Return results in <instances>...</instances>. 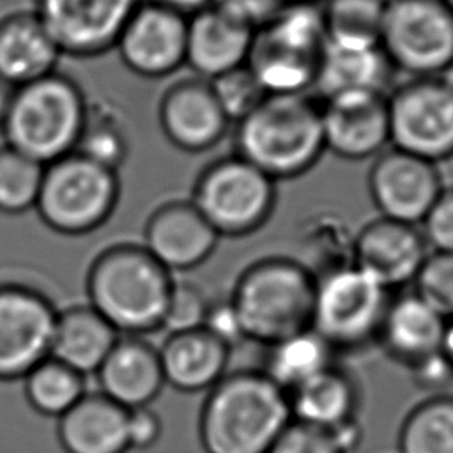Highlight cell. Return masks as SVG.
<instances>
[{
  "label": "cell",
  "mask_w": 453,
  "mask_h": 453,
  "mask_svg": "<svg viewBox=\"0 0 453 453\" xmlns=\"http://www.w3.org/2000/svg\"><path fill=\"white\" fill-rule=\"evenodd\" d=\"M62 53L34 11L0 18V80L21 87L57 71Z\"/></svg>",
  "instance_id": "603a6c76"
},
{
  "label": "cell",
  "mask_w": 453,
  "mask_h": 453,
  "mask_svg": "<svg viewBox=\"0 0 453 453\" xmlns=\"http://www.w3.org/2000/svg\"><path fill=\"white\" fill-rule=\"evenodd\" d=\"M393 292L356 265L331 273L315 285L311 329L338 354L375 343Z\"/></svg>",
  "instance_id": "9c48e42d"
},
{
  "label": "cell",
  "mask_w": 453,
  "mask_h": 453,
  "mask_svg": "<svg viewBox=\"0 0 453 453\" xmlns=\"http://www.w3.org/2000/svg\"><path fill=\"white\" fill-rule=\"evenodd\" d=\"M21 380L27 403L46 418L58 419L87 393L85 375L53 356L35 365Z\"/></svg>",
  "instance_id": "1f68e13d"
},
{
  "label": "cell",
  "mask_w": 453,
  "mask_h": 453,
  "mask_svg": "<svg viewBox=\"0 0 453 453\" xmlns=\"http://www.w3.org/2000/svg\"><path fill=\"white\" fill-rule=\"evenodd\" d=\"M299 2H308V4H322V2H326V0H299Z\"/></svg>",
  "instance_id": "681fc988"
},
{
  "label": "cell",
  "mask_w": 453,
  "mask_h": 453,
  "mask_svg": "<svg viewBox=\"0 0 453 453\" xmlns=\"http://www.w3.org/2000/svg\"><path fill=\"white\" fill-rule=\"evenodd\" d=\"M14 88L12 85L5 83L4 80H0V126L7 115V110H9V104L12 101V96H14Z\"/></svg>",
  "instance_id": "bcb514c9"
},
{
  "label": "cell",
  "mask_w": 453,
  "mask_h": 453,
  "mask_svg": "<svg viewBox=\"0 0 453 453\" xmlns=\"http://www.w3.org/2000/svg\"><path fill=\"white\" fill-rule=\"evenodd\" d=\"M119 336L113 326L88 303L73 304L57 311L50 356L81 375L96 373Z\"/></svg>",
  "instance_id": "83f0119b"
},
{
  "label": "cell",
  "mask_w": 453,
  "mask_h": 453,
  "mask_svg": "<svg viewBox=\"0 0 453 453\" xmlns=\"http://www.w3.org/2000/svg\"><path fill=\"white\" fill-rule=\"evenodd\" d=\"M419 225V230L432 251L453 253V186L442 188L441 195Z\"/></svg>",
  "instance_id": "ab89813d"
},
{
  "label": "cell",
  "mask_w": 453,
  "mask_h": 453,
  "mask_svg": "<svg viewBox=\"0 0 453 453\" xmlns=\"http://www.w3.org/2000/svg\"><path fill=\"white\" fill-rule=\"evenodd\" d=\"M451 90H453V64L451 65H448L441 74H437Z\"/></svg>",
  "instance_id": "c3c4849f"
},
{
  "label": "cell",
  "mask_w": 453,
  "mask_h": 453,
  "mask_svg": "<svg viewBox=\"0 0 453 453\" xmlns=\"http://www.w3.org/2000/svg\"><path fill=\"white\" fill-rule=\"evenodd\" d=\"M393 73L395 69L380 46H349L326 41L313 88L320 101L350 92L389 94Z\"/></svg>",
  "instance_id": "4316f807"
},
{
  "label": "cell",
  "mask_w": 453,
  "mask_h": 453,
  "mask_svg": "<svg viewBox=\"0 0 453 453\" xmlns=\"http://www.w3.org/2000/svg\"><path fill=\"white\" fill-rule=\"evenodd\" d=\"M209 83L230 124H235L248 115L267 96L248 64L235 67Z\"/></svg>",
  "instance_id": "8d00e7d4"
},
{
  "label": "cell",
  "mask_w": 453,
  "mask_h": 453,
  "mask_svg": "<svg viewBox=\"0 0 453 453\" xmlns=\"http://www.w3.org/2000/svg\"><path fill=\"white\" fill-rule=\"evenodd\" d=\"M354 235L347 223L331 212L310 214L296 235L297 260L315 281L354 265Z\"/></svg>",
  "instance_id": "f1b7e54d"
},
{
  "label": "cell",
  "mask_w": 453,
  "mask_h": 453,
  "mask_svg": "<svg viewBox=\"0 0 453 453\" xmlns=\"http://www.w3.org/2000/svg\"><path fill=\"white\" fill-rule=\"evenodd\" d=\"M287 2L288 0H211V5L257 30Z\"/></svg>",
  "instance_id": "ee69618b"
},
{
  "label": "cell",
  "mask_w": 453,
  "mask_h": 453,
  "mask_svg": "<svg viewBox=\"0 0 453 453\" xmlns=\"http://www.w3.org/2000/svg\"><path fill=\"white\" fill-rule=\"evenodd\" d=\"M326 150L342 159L375 157L389 143L388 94L350 92L322 99Z\"/></svg>",
  "instance_id": "e0dca14e"
},
{
  "label": "cell",
  "mask_w": 453,
  "mask_h": 453,
  "mask_svg": "<svg viewBox=\"0 0 453 453\" xmlns=\"http://www.w3.org/2000/svg\"><path fill=\"white\" fill-rule=\"evenodd\" d=\"M442 2H444V4L453 11V0H442Z\"/></svg>",
  "instance_id": "f907efd6"
},
{
  "label": "cell",
  "mask_w": 453,
  "mask_h": 453,
  "mask_svg": "<svg viewBox=\"0 0 453 453\" xmlns=\"http://www.w3.org/2000/svg\"><path fill=\"white\" fill-rule=\"evenodd\" d=\"M127 444L129 449H147L154 446L163 434V421L150 405L127 409Z\"/></svg>",
  "instance_id": "7bdbcfd3"
},
{
  "label": "cell",
  "mask_w": 453,
  "mask_h": 453,
  "mask_svg": "<svg viewBox=\"0 0 453 453\" xmlns=\"http://www.w3.org/2000/svg\"><path fill=\"white\" fill-rule=\"evenodd\" d=\"M441 350H442V354L449 359V363L453 365V319L446 322V329H444Z\"/></svg>",
  "instance_id": "7dc6e473"
},
{
  "label": "cell",
  "mask_w": 453,
  "mask_h": 453,
  "mask_svg": "<svg viewBox=\"0 0 453 453\" xmlns=\"http://www.w3.org/2000/svg\"><path fill=\"white\" fill-rule=\"evenodd\" d=\"M218 232L191 200H168L156 207L143 228L145 250L170 273L203 264L219 242Z\"/></svg>",
  "instance_id": "d6986e66"
},
{
  "label": "cell",
  "mask_w": 453,
  "mask_h": 453,
  "mask_svg": "<svg viewBox=\"0 0 453 453\" xmlns=\"http://www.w3.org/2000/svg\"><path fill=\"white\" fill-rule=\"evenodd\" d=\"M379 46L395 71L437 76L453 64V11L442 0H386Z\"/></svg>",
  "instance_id": "30bf717a"
},
{
  "label": "cell",
  "mask_w": 453,
  "mask_h": 453,
  "mask_svg": "<svg viewBox=\"0 0 453 453\" xmlns=\"http://www.w3.org/2000/svg\"><path fill=\"white\" fill-rule=\"evenodd\" d=\"M42 175L44 165L5 143L0 145V212L18 216L34 209Z\"/></svg>",
  "instance_id": "e575fe53"
},
{
  "label": "cell",
  "mask_w": 453,
  "mask_h": 453,
  "mask_svg": "<svg viewBox=\"0 0 453 453\" xmlns=\"http://www.w3.org/2000/svg\"><path fill=\"white\" fill-rule=\"evenodd\" d=\"M157 122L168 143L189 154L214 149L230 127L211 83L198 76L182 78L163 92Z\"/></svg>",
  "instance_id": "2e32d148"
},
{
  "label": "cell",
  "mask_w": 453,
  "mask_h": 453,
  "mask_svg": "<svg viewBox=\"0 0 453 453\" xmlns=\"http://www.w3.org/2000/svg\"><path fill=\"white\" fill-rule=\"evenodd\" d=\"M87 108L81 87L58 71L16 87L0 126L4 143L46 166L76 150Z\"/></svg>",
  "instance_id": "5b68a950"
},
{
  "label": "cell",
  "mask_w": 453,
  "mask_h": 453,
  "mask_svg": "<svg viewBox=\"0 0 453 453\" xmlns=\"http://www.w3.org/2000/svg\"><path fill=\"white\" fill-rule=\"evenodd\" d=\"M57 308L23 283H0V380H21L51 352Z\"/></svg>",
  "instance_id": "7c38bea8"
},
{
  "label": "cell",
  "mask_w": 453,
  "mask_h": 453,
  "mask_svg": "<svg viewBox=\"0 0 453 453\" xmlns=\"http://www.w3.org/2000/svg\"><path fill=\"white\" fill-rule=\"evenodd\" d=\"M189 200L219 237H244L269 221L276 180L234 152L202 168Z\"/></svg>",
  "instance_id": "ba28073f"
},
{
  "label": "cell",
  "mask_w": 453,
  "mask_h": 453,
  "mask_svg": "<svg viewBox=\"0 0 453 453\" xmlns=\"http://www.w3.org/2000/svg\"><path fill=\"white\" fill-rule=\"evenodd\" d=\"M290 421L287 393L262 370L226 372L202 402L198 441L205 453H267Z\"/></svg>",
  "instance_id": "6da1fadb"
},
{
  "label": "cell",
  "mask_w": 453,
  "mask_h": 453,
  "mask_svg": "<svg viewBox=\"0 0 453 453\" xmlns=\"http://www.w3.org/2000/svg\"><path fill=\"white\" fill-rule=\"evenodd\" d=\"M386 0H326L320 4L327 42L379 46Z\"/></svg>",
  "instance_id": "d6a6232c"
},
{
  "label": "cell",
  "mask_w": 453,
  "mask_h": 453,
  "mask_svg": "<svg viewBox=\"0 0 453 453\" xmlns=\"http://www.w3.org/2000/svg\"><path fill=\"white\" fill-rule=\"evenodd\" d=\"M287 396L292 421L322 430H336L356 421L361 405L357 379L338 361Z\"/></svg>",
  "instance_id": "484cf974"
},
{
  "label": "cell",
  "mask_w": 453,
  "mask_h": 453,
  "mask_svg": "<svg viewBox=\"0 0 453 453\" xmlns=\"http://www.w3.org/2000/svg\"><path fill=\"white\" fill-rule=\"evenodd\" d=\"M336 350L311 327L265 347L262 372L287 395L336 363Z\"/></svg>",
  "instance_id": "f546056e"
},
{
  "label": "cell",
  "mask_w": 453,
  "mask_h": 453,
  "mask_svg": "<svg viewBox=\"0 0 453 453\" xmlns=\"http://www.w3.org/2000/svg\"><path fill=\"white\" fill-rule=\"evenodd\" d=\"M255 28L214 5L188 18L186 65L207 81L248 62Z\"/></svg>",
  "instance_id": "ffe728a7"
},
{
  "label": "cell",
  "mask_w": 453,
  "mask_h": 453,
  "mask_svg": "<svg viewBox=\"0 0 453 453\" xmlns=\"http://www.w3.org/2000/svg\"><path fill=\"white\" fill-rule=\"evenodd\" d=\"M127 409L103 395L85 393L57 421V439L64 453H126Z\"/></svg>",
  "instance_id": "cb8c5ba5"
},
{
  "label": "cell",
  "mask_w": 453,
  "mask_h": 453,
  "mask_svg": "<svg viewBox=\"0 0 453 453\" xmlns=\"http://www.w3.org/2000/svg\"><path fill=\"white\" fill-rule=\"evenodd\" d=\"M398 453H453V395H430L405 414Z\"/></svg>",
  "instance_id": "4dcf8cb0"
},
{
  "label": "cell",
  "mask_w": 453,
  "mask_h": 453,
  "mask_svg": "<svg viewBox=\"0 0 453 453\" xmlns=\"http://www.w3.org/2000/svg\"><path fill=\"white\" fill-rule=\"evenodd\" d=\"M315 285L292 257H265L244 267L228 297L246 340L267 347L311 327Z\"/></svg>",
  "instance_id": "277c9868"
},
{
  "label": "cell",
  "mask_w": 453,
  "mask_h": 453,
  "mask_svg": "<svg viewBox=\"0 0 453 453\" xmlns=\"http://www.w3.org/2000/svg\"><path fill=\"white\" fill-rule=\"evenodd\" d=\"M96 377L99 391L126 409L150 405L166 386L159 350L143 336L120 334Z\"/></svg>",
  "instance_id": "7402d4cb"
},
{
  "label": "cell",
  "mask_w": 453,
  "mask_h": 453,
  "mask_svg": "<svg viewBox=\"0 0 453 453\" xmlns=\"http://www.w3.org/2000/svg\"><path fill=\"white\" fill-rule=\"evenodd\" d=\"M412 384L432 395L446 393V388L453 384V365L442 354V350L414 363L407 368Z\"/></svg>",
  "instance_id": "b9f144b4"
},
{
  "label": "cell",
  "mask_w": 453,
  "mask_h": 453,
  "mask_svg": "<svg viewBox=\"0 0 453 453\" xmlns=\"http://www.w3.org/2000/svg\"><path fill=\"white\" fill-rule=\"evenodd\" d=\"M142 0H35L39 16L60 53L96 58L115 50L117 39Z\"/></svg>",
  "instance_id": "4fadbf2b"
},
{
  "label": "cell",
  "mask_w": 453,
  "mask_h": 453,
  "mask_svg": "<svg viewBox=\"0 0 453 453\" xmlns=\"http://www.w3.org/2000/svg\"><path fill=\"white\" fill-rule=\"evenodd\" d=\"M157 350L165 384L182 393L209 391L226 373L230 359V349L203 327L170 333Z\"/></svg>",
  "instance_id": "d4e9b609"
},
{
  "label": "cell",
  "mask_w": 453,
  "mask_h": 453,
  "mask_svg": "<svg viewBox=\"0 0 453 453\" xmlns=\"http://www.w3.org/2000/svg\"><path fill=\"white\" fill-rule=\"evenodd\" d=\"M446 322L411 288L391 296L375 343L391 361L409 368L441 350Z\"/></svg>",
  "instance_id": "44dd1931"
},
{
  "label": "cell",
  "mask_w": 453,
  "mask_h": 453,
  "mask_svg": "<svg viewBox=\"0 0 453 453\" xmlns=\"http://www.w3.org/2000/svg\"><path fill=\"white\" fill-rule=\"evenodd\" d=\"M202 327L230 350L246 340L239 315L230 297L214 299L209 303Z\"/></svg>",
  "instance_id": "60d3db41"
},
{
  "label": "cell",
  "mask_w": 453,
  "mask_h": 453,
  "mask_svg": "<svg viewBox=\"0 0 453 453\" xmlns=\"http://www.w3.org/2000/svg\"><path fill=\"white\" fill-rule=\"evenodd\" d=\"M326 41L320 5L288 0L255 30L246 64L267 94L308 92Z\"/></svg>",
  "instance_id": "8992f818"
},
{
  "label": "cell",
  "mask_w": 453,
  "mask_h": 453,
  "mask_svg": "<svg viewBox=\"0 0 453 453\" xmlns=\"http://www.w3.org/2000/svg\"><path fill=\"white\" fill-rule=\"evenodd\" d=\"M442 188V177L435 163L395 147L375 156L368 170V193L380 218L416 226Z\"/></svg>",
  "instance_id": "5bb4252c"
},
{
  "label": "cell",
  "mask_w": 453,
  "mask_h": 453,
  "mask_svg": "<svg viewBox=\"0 0 453 453\" xmlns=\"http://www.w3.org/2000/svg\"><path fill=\"white\" fill-rule=\"evenodd\" d=\"M172 283V273L143 244L119 242L94 257L85 290L119 334L145 336L161 329Z\"/></svg>",
  "instance_id": "3957f363"
},
{
  "label": "cell",
  "mask_w": 453,
  "mask_h": 453,
  "mask_svg": "<svg viewBox=\"0 0 453 453\" xmlns=\"http://www.w3.org/2000/svg\"><path fill=\"white\" fill-rule=\"evenodd\" d=\"M267 453H347L333 432L290 421Z\"/></svg>",
  "instance_id": "f35d334b"
},
{
  "label": "cell",
  "mask_w": 453,
  "mask_h": 453,
  "mask_svg": "<svg viewBox=\"0 0 453 453\" xmlns=\"http://www.w3.org/2000/svg\"><path fill=\"white\" fill-rule=\"evenodd\" d=\"M389 143L421 159L453 157V90L439 78H411L388 94Z\"/></svg>",
  "instance_id": "8fae6325"
},
{
  "label": "cell",
  "mask_w": 453,
  "mask_h": 453,
  "mask_svg": "<svg viewBox=\"0 0 453 453\" xmlns=\"http://www.w3.org/2000/svg\"><path fill=\"white\" fill-rule=\"evenodd\" d=\"M188 16L142 0L126 27L115 50L122 64L142 78H165L186 65Z\"/></svg>",
  "instance_id": "9a60e30c"
},
{
  "label": "cell",
  "mask_w": 453,
  "mask_h": 453,
  "mask_svg": "<svg viewBox=\"0 0 453 453\" xmlns=\"http://www.w3.org/2000/svg\"><path fill=\"white\" fill-rule=\"evenodd\" d=\"M428 253L416 225L380 216L354 235V265L389 292L412 285Z\"/></svg>",
  "instance_id": "ac0fdd59"
},
{
  "label": "cell",
  "mask_w": 453,
  "mask_h": 453,
  "mask_svg": "<svg viewBox=\"0 0 453 453\" xmlns=\"http://www.w3.org/2000/svg\"><path fill=\"white\" fill-rule=\"evenodd\" d=\"M234 126V152L273 180L310 172L326 152L322 103L308 92L267 94Z\"/></svg>",
  "instance_id": "7a4b0ae2"
},
{
  "label": "cell",
  "mask_w": 453,
  "mask_h": 453,
  "mask_svg": "<svg viewBox=\"0 0 453 453\" xmlns=\"http://www.w3.org/2000/svg\"><path fill=\"white\" fill-rule=\"evenodd\" d=\"M412 290L446 320L453 319V253L430 251L412 281Z\"/></svg>",
  "instance_id": "d590c367"
},
{
  "label": "cell",
  "mask_w": 453,
  "mask_h": 453,
  "mask_svg": "<svg viewBox=\"0 0 453 453\" xmlns=\"http://www.w3.org/2000/svg\"><path fill=\"white\" fill-rule=\"evenodd\" d=\"M119 196V172L74 150L44 166L34 209L50 230L74 237L103 226Z\"/></svg>",
  "instance_id": "52a82bcc"
},
{
  "label": "cell",
  "mask_w": 453,
  "mask_h": 453,
  "mask_svg": "<svg viewBox=\"0 0 453 453\" xmlns=\"http://www.w3.org/2000/svg\"><path fill=\"white\" fill-rule=\"evenodd\" d=\"M149 2H154V4H159L172 11H177L188 18L193 16L195 12L205 9L207 5H211V0H149Z\"/></svg>",
  "instance_id": "f6af8a7d"
},
{
  "label": "cell",
  "mask_w": 453,
  "mask_h": 453,
  "mask_svg": "<svg viewBox=\"0 0 453 453\" xmlns=\"http://www.w3.org/2000/svg\"><path fill=\"white\" fill-rule=\"evenodd\" d=\"M76 152L117 172L126 163L129 154L127 131L122 115L111 104L88 103Z\"/></svg>",
  "instance_id": "836d02e7"
},
{
  "label": "cell",
  "mask_w": 453,
  "mask_h": 453,
  "mask_svg": "<svg viewBox=\"0 0 453 453\" xmlns=\"http://www.w3.org/2000/svg\"><path fill=\"white\" fill-rule=\"evenodd\" d=\"M209 303L211 299L196 283L188 280H173L161 329L170 334L202 327Z\"/></svg>",
  "instance_id": "74e56055"
}]
</instances>
